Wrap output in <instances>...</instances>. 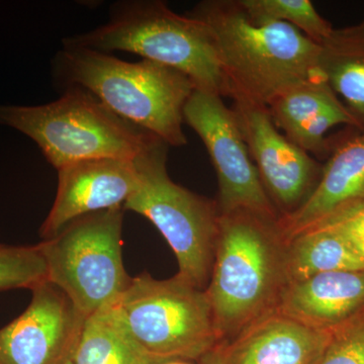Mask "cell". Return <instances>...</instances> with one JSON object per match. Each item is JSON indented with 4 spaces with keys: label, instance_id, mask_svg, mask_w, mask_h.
Segmentation results:
<instances>
[{
    "label": "cell",
    "instance_id": "cell-1",
    "mask_svg": "<svg viewBox=\"0 0 364 364\" xmlns=\"http://www.w3.org/2000/svg\"><path fill=\"white\" fill-rule=\"evenodd\" d=\"M287 244L279 218L247 210L220 214L205 289L220 343L279 312L289 284Z\"/></svg>",
    "mask_w": 364,
    "mask_h": 364
},
{
    "label": "cell",
    "instance_id": "cell-2",
    "mask_svg": "<svg viewBox=\"0 0 364 364\" xmlns=\"http://www.w3.org/2000/svg\"><path fill=\"white\" fill-rule=\"evenodd\" d=\"M186 14L210 28L231 98L267 107L282 93L322 74L320 45L289 23L255 20L240 0H205Z\"/></svg>",
    "mask_w": 364,
    "mask_h": 364
},
{
    "label": "cell",
    "instance_id": "cell-3",
    "mask_svg": "<svg viewBox=\"0 0 364 364\" xmlns=\"http://www.w3.org/2000/svg\"><path fill=\"white\" fill-rule=\"evenodd\" d=\"M53 63L54 76L65 90H87L117 116L168 146L188 144L183 109L196 87L181 72L148 60L130 63L85 48L64 47Z\"/></svg>",
    "mask_w": 364,
    "mask_h": 364
},
{
    "label": "cell",
    "instance_id": "cell-4",
    "mask_svg": "<svg viewBox=\"0 0 364 364\" xmlns=\"http://www.w3.org/2000/svg\"><path fill=\"white\" fill-rule=\"evenodd\" d=\"M63 47L124 51L181 72L196 90L231 97L214 38L198 18L174 13L160 0H127L112 6L109 20L63 40Z\"/></svg>",
    "mask_w": 364,
    "mask_h": 364
},
{
    "label": "cell",
    "instance_id": "cell-5",
    "mask_svg": "<svg viewBox=\"0 0 364 364\" xmlns=\"http://www.w3.org/2000/svg\"><path fill=\"white\" fill-rule=\"evenodd\" d=\"M0 124L35 141L57 170L85 160H134L160 138L134 126L80 87L37 107L0 105ZM161 140V139H160Z\"/></svg>",
    "mask_w": 364,
    "mask_h": 364
},
{
    "label": "cell",
    "instance_id": "cell-6",
    "mask_svg": "<svg viewBox=\"0 0 364 364\" xmlns=\"http://www.w3.org/2000/svg\"><path fill=\"white\" fill-rule=\"evenodd\" d=\"M167 153L168 145L159 139L134 160L139 186L124 208L157 228L176 255L177 277L205 291L214 262L219 210L215 200L170 178Z\"/></svg>",
    "mask_w": 364,
    "mask_h": 364
},
{
    "label": "cell",
    "instance_id": "cell-7",
    "mask_svg": "<svg viewBox=\"0 0 364 364\" xmlns=\"http://www.w3.org/2000/svg\"><path fill=\"white\" fill-rule=\"evenodd\" d=\"M123 207L83 215L38 244L48 282L86 318L117 305L132 279L123 261Z\"/></svg>",
    "mask_w": 364,
    "mask_h": 364
},
{
    "label": "cell",
    "instance_id": "cell-8",
    "mask_svg": "<svg viewBox=\"0 0 364 364\" xmlns=\"http://www.w3.org/2000/svg\"><path fill=\"white\" fill-rule=\"evenodd\" d=\"M117 306L134 338L162 363L198 361L220 344L207 293L177 275L157 279L141 273Z\"/></svg>",
    "mask_w": 364,
    "mask_h": 364
},
{
    "label": "cell",
    "instance_id": "cell-9",
    "mask_svg": "<svg viewBox=\"0 0 364 364\" xmlns=\"http://www.w3.org/2000/svg\"><path fill=\"white\" fill-rule=\"evenodd\" d=\"M183 121L205 144L218 177L220 214L247 210L279 218L242 133L233 109L222 97L195 90L183 109Z\"/></svg>",
    "mask_w": 364,
    "mask_h": 364
},
{
    "label": "cell",
    "instance_id": "cell-10",
    "mask_svg": "<svg viewBox=\"0 0 364 364\" xmlns=\"http://www.w3.org/2000/svg\"><path fill=\"white\" fill-rule=\"evenodd\" d=\"M233 109L261 182L279 218L293 214L312 195L323 166L282 135L265 105L241 97Z\"/></svg>",
    "mask_w": 364,
    "mask_h": 364
},
{
    "label": "cell",
    "instance_id": "cell-11",
    "mask_svg": "<svg viewBox=\"0 0 364 364\" xmlns=\"http://www.w3.org/2000/svg\"><path fill=\"white\" fill-rule=\"evenodd\" d=\"M21 315L0 329V364H64L73 358L86 318L61 289H32Z\"/></svg>",
    "mask_w": 364,
    "mask_h": 364
},
{
    "label": "cell",
    "instance_id": "cell-12",
    "mask_svg": "<svg viewBox=\"0 0 364 364\" xmlns=\"http://www.w3.org/2000/svg\"><path fill=\"white\" fill-rule=\"evenodd\" d=\"M139 186L132 160H85L58 170V188L51 210L40 229L48 240L83 215L123 207Z\"/></svg>",
    "mask_w": 364,
    "mask_h": 364
},
{
    "label": "cell",
    "instance_id": "cell-13",
    "mask_svg": "<svg viewBox=\"0 0 364 364\" xmlns=\"http://www.w3.org/2000/svg\"><path fill=\"white\" fill-rule=\"evenodd\" d=\"M331 338L277 312L220 344L226 364H318Z\"/></svg>",
    "mask_w": 364,
    "mask_h": 364
},
{
    "label": "cell",
    "instance_id": "cell-14",
    "mask_svg": "<svg viewBox=\"0 0 364 364\" xmlns=\"http://www.w3.org/2000/svg\"><path fill=\"white\" fill-rule=\"evenodd\" d=\"M275 126L306 153L324 154L325 136L330 129L358 122L326 82L323 74L294 86L267 107Z\"/></svg>",
    "mask_w": 364,
    "mask_h": 364
},
{
    "label": "cell",
    "instance_id": "cell-15",
    "mask_svg": "<svg viewBox=\"0 0 364 364\" xmlns=\"http://www.w3.org/2000/svg\"><path fill=\"white\" fill-rule=\"evenodd\" d=\"M364 312V270L320 273L291 282L279 313L322 331H333Z\"/></svg>",
    "mask_w": 364,
    "mask_h": 364
},
{
    "label": "cell",
    "instance_id": "cell-16",
    "mask_svg": "<svg viewBox=\"0 0 364 364\" xmlns=\"http://www.w3.org/2000/svg\"><path fill=\"white\" fill-rule=\"evenodd\" d=\"M364 198V131L340 144L325 166L312 195L293 214L279 219L287 242L335 210Z\"/></svg>",
    "mask_w": 364,
    "mask_h": 364
},
{
    "label": "cell",
    "instance_id": "cell-17",
    "mask_svg": "<svg viewBox=\"0 0 364 364\" xmlns=\"http://www.w3.org/2000/svg\"><path fill=\"white\" fill-rule=\"evenodd\" d=\"M318 68L326 82L343 98L345 107L364 131V30L334 31L321 46Z\"/></svg>",
    "mask_w": 364,
    "mask_h": 364
},
{
    "label": "cell",
    "instance_id": "cell-18",
    "mask_svg": "<svg viewBox=\"0 0 364 364\" xmlns=\"http://www.w3.org/2000/svg\"><path fill=\"white\" fill-rule=\"evenodd\" d=\"M73 361L75 364H161L136 342L119 306L86 318Z\"/></svg>",
    "mask_w": 364,
    "mask_h": 364
},
{
    "label": "cell",
    "instance_id": "cell-19",
    "mask_svg": "<svg viewBox=\"0 0 364 364\" xmlns=\"http://www.w3.org/2000/svg\"><path fill=\"white\" fill-rule=\"evenodd\" d=\"M364 270V259L340 235L313 227L287 244L289 284L320 273Z\"/></svg>",
    "mask_w": 364,
    "mask_h": 364
},
{
    "label": "cell",
    "instance_id": "cell-20",
    "mask_svg": "<svg viewBox=\"0 0 364 364\" xmlns=\"http://www.w3.org/2000/svg\"><path fill=\"white\" fill-rule=\"evenodd\" d=\"M255 20L279 21L293 26L309 39L322 46L334 28L316 11L310 0H240Z\"/></svg>",
    "mask_w": 364,
    "mask_h": 364
},
{
    "label": "cell",
    "instance_id": "cell-21",
    "mask_svg": "<svg viewBox=\"0 0 364 364\" xmlns=\"http://www.w3.org/2000/svg\"><path fill=\"white\" fill-rule=\"evenodd\" d=\"M47 280V265L39 246L0 245V291H32Z\"/></svg>",
    "mask_w": 364,
    "mask_h": 364
},
{
    "label": "cell",
    "instance_id": "cell-22",
    "mask_svg": "<svg viewBox=\"0 0 364 364\" xmlns=\"http://www.w3.org/2000/svg\"><path fill=\"white\" fill-rule=\"evenodd\" d=\"M318 364H364V312L333 330Z\"/></svg>",
    "mask_w": 364,
    "mask_h": 364
},
{
    "label": "cell",
    "instance_id": "cell-23",
    "mask_svg": "<svg viewBox=\"0 0 364 364\" xmlns=\"http://www.w3.org/2000/svg\"><path fill=\"white\" fill-rule=\"evenodd\" d=\"M313 227L340 235L364 259V198L340 208Z\"/></svg>",
    "mask_w": 364,
    "mask_h": 364
},
{
    "label": "cell",
    "instance_id": "cell-24",
    "mask_svg": "<svg viewBox=\"0 0 364 364\" xmlns=\"http://www.w3.org/2000/svg\"><path fill=\"white\" fill-rule=\"evenodd\" d=\"M198 363V364H226L221 344L218 345L212 351L203 356Z\"/></svg>",
    "mask_w": 364,
    "mask_h": 364
},
{
    "label": "cell",
    "instance_id": "cell-25",
    "mask_svg": "<svg viewBox=\"0 0 364 364\" xmlns=\"http://www.w3.org/2000/svg\"><path fill=\"white\" fill-rule=\"evenodd\" d=\"M161 364H191L188 363V361H184V360H169V361H165V363H163Z\"/></svg>",
    "mask_w": 364,
    "mask_h": 364
},
{
    "label": "cell",
    "instance_id": "cell-26",
    "mask_svg": "<svg viewBox=\"0 0 364 364\" xmlns=\"http://www.w3.org/2000/svg\"><path fill=\"white\" fill-rule=\"evenodd\" d=\"M64 364H75L74 363L73 358L68 359Z\"/></svg>",
    "mask_w": 364,
    "mask_h": 364
},
{
    "label": "cell",
    "instance_id": "cell-27",
    "mask_svg": "<svg viewBox=\"0 0 364 364\" xmlns=\"http://www.w3.org/2000/svg\"><path fill=\"white\" fill-rule=\"evenodd\" d=\"M361 26H363V28L364 30V23H363V25H361Z\"/></svg>",
    "mask_w": 364,
    "mask_h": 364
}]
</instances>
